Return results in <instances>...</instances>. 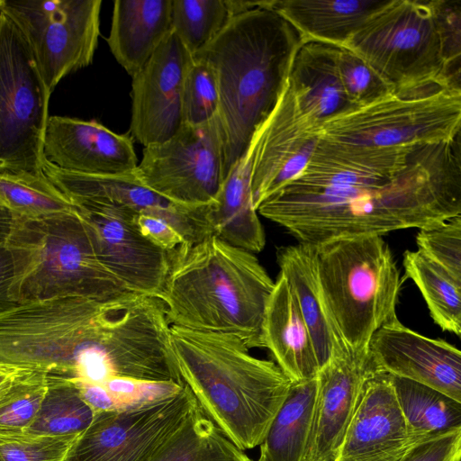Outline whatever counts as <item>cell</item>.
I'll list each match as a JSON object with an SVG mask.
<instances>
[{
  "label": "cell",
  "mask_w": 461,
  "mask_h": 461,
  "mask_svg": "<svg viewBox=\"0 0 461 461\" xmlns=\"http://www.w3.org/2000/svg\"><path fill=\"white\" fill-rule=\"evenodd\" d=\"M16 216L0 204V242L6 240L14 227Z\"/></svg>",
  "instance_id": "45"
},
{
  "label": "cell",
  "mask_w": 461,
  "mask_h": 461,
  "mask_svg": "<svg viewBox=\"0 0 461 461\" xmlns=\"http://www.w3.org/2000/svg\"><path fill=\"white\" fill-rule=\"evenodd\" d=\"M4 3H5V0H0V9L3 6Z\"/></svg>",
  "instance_id": "46"
},
{
  "label": "cell",
  "mask_w": 461,
  "mask_h": 461,
  "mask_svg": "<svg viewBox=\"0 0 461 461\" xmlns=\"http://www.w3.org/2000/svg\"><path fill=\"white\" fill-rule=\"evenodd\" d=\"M262 339L264 348L292 383L316 377L320 367L309 330L281 275L266 306Z\"/></svg>",
  "instance_id": "23"
},
{
  "label": "cell",
  "mask_w": 461,
  "mask_h": 461,
  "mask_svg": "<svg viewBox=\"0 0 461 461\" xmlns=\"http://www.w3.org/2000/svg\"><path fill=\"white\" fill-rule=\"evenodd\" d=\"M92 231L103 266L129 292L159 298L172 250H165L139 230L137 212L94 201L73 203Z\"/></svg>",
  "instance_id": "13"
},
{
  "label": "cell",
  "mask_w": 461,
  "mask_h": 461,
  "mask_svg": "<svg viewBox=\"0 0 461 461\" xmlns=\"http://www.w3.org/2000/svg\"><path fill=\"white\" fill-rule=\"evenodd\" d=\"M344 48L362 57L394 92L434 82L456 88L447 78L430 0H388Z\"/></svg>",
  "instance_id": "8"
},
{
  "label": "cell",
  "mask_w": 461,
  "mask_h": 461,
  "mask_svg": "<svg viewBox=\"0 0 461 461\" xmlns=\"http://www.w3.org/2000/svg\"><path fill=\"white\" fill-rule=\"evenodd\" d=\"M43 157L61 170L91 176L128 174L138 166L128 136L96 121L58 115L49 117Z\"/></svg>",
  "instance_id": "19"
},
{
  "label": "cell",
  "mask_w": 461,
  "mask_h": 461,
  "mask_svg": "<svg viewBox=\"0 0 461 461\" xmlns=\"http://www.w3.org/2000/svg\"><path fill=\"white\" fill-rule=\"evenodd\" d=\"M99 384L104 390L108 411L160 399L179 391L185 384L128 377H112Z\"/></svg>",
  "instance_id": "41"
},
{
  "label": "cell",
  "mask_w": 461,
  "mask_h": 461,
  "mask_svg": "<svg viewBox=\"0 0 461 461\" xmlns=\"http://www.w3.org/2000/svg\"><path fill=\"white\" fill-rule=\"evenodd\" d=\"M101 5V0H5L0 12L23 36L50 94L63 77L92 63Z\"/></svg>",
  "instance_id": "10"
},
{
  "label": "cell",
  "mask_w": 461,
  "mask_h": 461,
  "mask_svg": "<svg viewBox=\"0 0 461 461\" xmlns=\"http://www.w3.org/2000/svg\"><path fill=\"white\" fill-rule=\"evenodd\" d=\"M461 429L415 443L398 461H460Z\"/></svg>",
  "instance_id": "42"
},
{
  "label": "cell",
  "mask_w": 461,
  "mask_h": 461,
  "mask_svg": "<svg viewBox=\"0 0 461 461\" xmlns=\"http://www.w3.org/2000/svg\"><path fill=\"white\" fill-rule=\"evenodd\" d=\"M33 254L32 245L14 224L10 237L0 242V314L19 305L13 291L31 267Z\"/></svg>",
  "instance_id": "38"
},
{
  "label": "cell",
  "mask_w": 461,
  "mask_h": 461,
  "mask_svg": "<svg viewBox=\"0 0 461 461\" xmlns=\"http://www.w3.org/2000/svg\"><path fill=\"white\" fill-rule=\"evenodd\" d=\"M418 249L461 282V214L420 229Z\"/></svg>",
  "instance_id": "37"
},
{
  "label": "cell",
  "mask_w": 461,
  "mask_h": 461,
  "mask_svg": "<svg viewBox=\"0 0 461 461\" xmlns=\"http://www.w3.org/2000/svg\"><path fill=\"white\" fill-rule=\"evenodd\" d=\"M339 50L331 44L305 41L292 64L288 83L298 111L305 123L318 131L327 121L357 108L340 80Z\"/></svg>",
  "instance_id": "21"
},
{
  "label": "cell",
  "mask_w": 461,
  "mask_h": 461,
  "mask_svg": "<svg viewBox=\"0 0 461 461\" xmlns=\"http://www.w3.org/2000/svg\"><path fill=\"white\" fill-rule=\"evenodd\" d=\"M316 390V377L291 384L259 446L260 461H306Z\"/></svg>",
  "instance_id": "27"
},
{
  "label": "cell",
  "mask_w": 461,
  "mask_h": 461,
  "mask_svg": "<svg viewBox=\"0 0 461 461\" xmlns=\"http://www.w3.org/2000/svg\"><path fill=\"white\" fill-rule=\"evenodd\" d=\"M460 126L461 90L434 82L336 116L319 134L353 146L409 147L451 141L460 135Z\"/></svg>",
  "instance_id": "7"
},
{
  "label": "cell",
  "mask_w": 461,
  "mask_h": 461,
  "mask_svg": "<svg viewBox=\"0 0 461 461\" xmlns=\"http://www.w3.org/2000/svg\"><path fill=\"white\" fill-rule=\"evenodd\" d=\"M405 276L422 294L430 316L442 330L461 334V282L420 250H406L402 260Z\"/></svg>",
  "instance_id": "30"
},
{
  "label": "cell",
  "mask_w": 461,
  "mask_h": 461,
  "mask_svg": "<svg viewBox=\"0 0 461 461\" xmlns=\"http://www.w3.org/2000/svg\"><path fill=\"white\" fill-rule=\"evenodd\" d=\"M95 414L74 380L48 375L47 389L38 413L23 434L79 436L89 427Z\"/></svg>",
  "instance_id": "31"
},
{
  "label": "cell",
  "mask_w": 461,
  "mask_h": 461,
  "mask_svg": "<svg viewBox=\"0 0 461 461\" xmlns=\"http://www.w3.org/2000/svg\"><path fill=\"white\" fill-rule=\"evenodd\" d=\"M15 226L34 249L31 267L13 291L19 304L59 297L107 300L131 293L101 263L90 227L76 206L41 218L16 216Z\"/></svg>",
  "instance_id": "6"
},
{
  "label": "cell",
  "mask_w": 461,
  "mask_h": 461,
  "mask_svg": "<svg viewBox=\"0 0 461 461\" xmlns=\"http://www.w3.org/2000/svg\"><path fill=\"white\" fill-rule=\"evenodd\" d=\"M172 0H116L107 43L132 77L172 31Z\"/></svg>",
  "instance_id": "25"
},
{
  "label": "cell",
  "mask_w": 461,
  "mask_h": 461,
  "mask_svg": "<svg viewBox=\"0 0 461 461\" xmlns=\"http://www.w3.org/2000/svg\"><path fill=\"white\" fill-rule=\"evenodd\" d=\"M276 259L279 275L286 280L309 330L321 369L334 356L349 349L325 299L314 247L303 243L281 247Z\"/></svg>",
  "instance_id": "22"
},
{
  "label": "cell",
  "mask_w": 461,
  "mask_h": 461,
  "mask_svg": "<svg viewBox=\"0 0 461 461\" xmlns=\"http://www.w3.org/2000/svg\"><path fill=\"white\" fill-rule=\"evenodd\" d=\"M43 173L72 202L94 201L158 217L169 222L193 244L213 235L207 220L208 205L188 207L175 203L143 185L134 172L91 176L61 170L44 159Z\"/></svg>",
  "instance_id": "15"
},
{
  "label": "cell",
  "mask_w": 461,
  "mask_h": 461,
  "mask_svg": "<svg viewBox=\"0 0 461 461\" xmlns=\"http://www.w3.org/2000/svg\"><path fill=\"white\" fill-rule=\"evenodd\" d=\"M35 370L38 369L0 361V397Z\"/></svg>",
  "instance_id": "44"
},
{
  "label": "cell",
  "mask_w": 461,
  "mask_h": 461,
  "mask_svg": "<svg viewBox=\"0 0 461 461\" xmlns=\"http://www.w3.org/2000/svg\"><path fill=\"white\" fill-rule=\"evenodd\" d=\"M257 212L312 246L437 225L461 214L460 135L393 148L321 138L304 170Z\"/></svg>",
  "instance_id": "1"
},
{
  "label": "cell",
  "mask_w": 461,
  "mask_h": 461,
  "mask_svg": "<svg viewBox=\"0 0 461 461\" xmlns=\"http://www.w3.org/2000/svg\"><path fill=\"white\" fill-rule=\"evenodd\" d=\"M302 43L299 32L265 0L234 15L192 56L205 61L216 79L223 179L277 104Z\"/></svg>",
  "instance_id": "2"
},
{
  "label": "cell",
  "mask_w": 461,
  "mask_h": 461,
  "mask_svg": "<svg viewBox=\"0 0 461 461\" xmlns=\"http://www.w3.org/2000/svg\"><path fill=\"white\" fill-rule=\"evenodd\" d=\"M449 82L460 87L461 0H430Z\"/></svg>",
  "instance_id": "40"
},
{
  "label": "cell",
  "mask_w": 461,
  "mask_h": 461,
  "mask_svg": "<svg viewBox=\"0 0 461 461\" xmlns=\"http://www.w3.org/2000/svg\"><path fill=\"white\" fill-rule=\"evenodd\" d=\"M274 286L253 253L210 235L172 250L159 299L171 325L231 334L250 349L264 348V315Z\"/></svg>",
  "instance_id": "4"
},
{
  "label": "cell",
  "mask_w": 461,
  "mask_h": 461,
  "mask_svg": "<svg viewBox=\"0 0 461 461\" xmlns=\"http://www.w3.org/2000/svg\"><path fill=\"white\" fill-rule=\"evenodd\" d=\"M369 350L334 356L316 375L306 461H335L367 380L377 371Z\"/></svg>",
  "instance_id": "18"
},
{
  "label": "cell",
  "mask_w": 461,
  "mask_h": 461,
  "mask_svg": "<svg viewBox=\"0 0 461 461\" xmlns=\"http://www.w3.org/2000/svg\"><path fill=\"white\" fill-rule=\"evenodd\" d=\"M147 461H252L197 405Z\"/></svg>",
  "instance_id": "29"
},
{
  "label": "cell",
  "mask_w": 461,
  "mask_h": 461,
  "mask_svg": "<svg viewBox=\"0 0 461 461\" xmlns=\"http://www.w3.org/2000/svg\"><path fill=\"white\" fill-rule=\"evenodd\" d=\"M136 222L139 230L146 239L165 250L175 249L185 243L183 236L163 219L139 214Z\"/></svg>",
  "instance_id": "43"
},
{
  "label": "cell",
  "mask_w": 461,
  "mask_h": 461,
  "mask_svg": "<svg viewBox=\"0 0 461 461\" xmlns=\"http://www.w3.org/2000/svg\"><path fill=\"white\" fill-rule=\"evenodd\" d=\"M411 445L461 429V402L420 383L389 375Z\"/></svg>",
  "instance_id": "28"
},
{
  "label": "cell",
  "mask_w": 461,
  "mask_h": 461,
  "mask_svg": "<svg viewBox=\"0 0 461 461\" xmlns=\"http://www.w3.org/2000/svg\"><path fill=\"white\" fill-rule=\"evenodd\" d=\"M314 247L321 285L341 337L367 352L373 335L397 318L404 279L382 236L331 240Z\"/></svg>",
  "instance_id": "5"
},
{
  "label": "cell",
  "mask_w": 461,
  "mask_h": 461,
  "mask_svg": "<svg viewBox=\"0 0 461 461\" xmlns=\"http://www.w3.org/2000/svg\"><path fill=\"white\" fill-rule=\"evenodd\" d=\"M50 95L23 36L0 12V172L44 174Z\"/></svg>",
  "instance_id": "9"
},
{
  "label": "cell",
  "mask_w": 461,
  "mask_h": 461,
  "mask_svg": "<svg viewBox=\"0 0 461 461\" xmlns=\"http://www.w3.org/2000/svg\"><path fill=\"white\" fill-rule=\"evenodd\" d=\"M0 204L14 215L29 219L75 209L45 174L0 172Z\"/></svg>",
  "instance_id": "32"
},
{
  "label": "cell",
  "mask_w": 461,
  "mask_h": 461,
  "mask_svg": "<svg viewBox=\"0 0 461 461\" xmlns=\"http://www.w3.org/2000/svg\"><path fill=\"white\" fill-rule=\"evenodd\" d=\"M78 436H0V461H64Z\"/></svg>",
  "instance_id": "39"
},
{
  "label": "cell",
  "mask_w": 461,
  "mask_h": 461,
  "mask_svg": "<svg viewBox=\"0 0 461 461\" xmlns=\"http://www.w3.org/2000/svg\"><path fill=\"white\" fill-rule=\"evenodd\" d=\"M169 336L179 375L206 416L241 450L260 446L291 380L234 335L171 325Z\"/></svg>",
  "instance_id": "3"
},
{
  "label": "cell",
  "mask_w": 461,
  "mask_h": 461,
  "mask_svg": "<svg viewBox=\"0 0 461 461\" xmlns=\"http://www.w3.org/2000/svg\"><path fill=\"white\" fill-rule=\"evenodd\" d=\"M388 0H267L303 42L318 41L345 47L350 37Z\"/></svg>",
  "instance_id": "26"
},
{
  "label": "cell",
  "mask_w": 461,
  "mask_h": 461,
  "mask_svg": "<svg viewBox=\"0 0 461 461\" xmlns=\"http://www.w3.org/2000/svg\"><path fill=\"white\" fill-rule=\"evenodd\" d=\"M48 384V374L35 370L0 397V436L23 434L33 422Z\"/></svg>",
  "instance_id": "34"
},
{
  "label": "cell",
  "mask_w": 461,
  "mask_h": 461,
  "mask_svg": "<svg viewBox=\"0 0 461 461\" xmlns=\"http://www.w3.org/2000/svg\"><path fill=\"white\" fill-rule=\"evenodd\" d=\"M338 68L347 97L357 108L394 92L362 57L349 49L339 47Z\"/></svg>",
  "instance_id": "36"
},
{
  "label": "cell",
  "mask_w": 461,
  "mask_h": 461,
  "mask_svg": "<svg viewBox=\"0 0 461 461\" xmlns=\"http://www.w3.org/2000/svg\"><path fill=\"white\" fill-rule=\"evenodd\" d=\"M219 94L211 67L192 57L182 94L183 123L197 125L218 114Z\"/></svg>",
  "instance_id": "35"
},
{
  "label": "cell",
  "mask_w": 461,
  "mask_h": 461,
  "mask_svg": "<svg viewBox=\"0 0 461 461\" xmlns=\"http://www.w3.org/2000/svg\"><path fill=\"white\" fill-rule=\"evenodd\" d=\"M256 136L251 194L257 210L265 199L304 170L320 134L302 118L287 83L277 104Z\"/></svg>",
  "instance_id": "16"
},
{
  "label": "cell",
  "mask_w": 461,
  "mask_h": 461,
  "mask_svg": "<svg viewBox=\"0 0 461 461\" xmlns=\"http://www.w3.org/2000/svg\"><path fill=\"white\" fill-rule=\"evenodd\" d=\"M369 353L378 370L427 385L461 402V352L446 340L421 335L396 319L373 335Z\"/></svg>",
  "instance_id": "17"
},
{
  "label": "cell",
  "mask_w": 461,
  "mask_h": 461,
  "mask_svg": "<svg viewBox=\"0 0 461 461\" xmlns=\"http://www.w3.org/2000/svg\"><path fill=\"white\" fill-rule=\"evenodd\" d=\"M224 137L219 115L183 123L168 140L144 147L134 174L164 198L185 206L210 204L223 181Z\"/></svg>",
  "instance_id": "11"
},
{
  "label": "cell",
  "mask_w": 461,
  "mask_h": 461,
  "mask_svg": "<svg viewBox=\"0 0 461 461\" xmlns=\"http://www.w3.org/2000/svg\"><path fill=\"white\" fill-rule=\"evenodd\" d=\"M412 445L389 374L366 382L335 461H398Z\"/></svg>",
  "instance_id": "20"
},
{
  "label": "cell",
  "mask_w": 461,
  "mask_h": 461,
  "mask_svg": "<svg viewBox=\"0 0 461 461\" xmlns=\"http://www.w3.org/2000/svg\"><path fill=\"white\" fill-rule=\"evenodd\" d=\"M257 461H260L259 459H258Z\"/></svg>",
  "instance_id": "47"
},
{
  "label": "cell",
  "mask_w": 461,
  "mask_h": 461,
  "mask_svg": "<svg viewBox=\"0 0 461 461\" xmlns=\"http://www.w3.org/2000/svg\"><path fill=\"white\" fill-rule=\"evenodd\" d=\"M192 55L173 31L132 77V137L144 147L171 138L183 124L182 94Z\"/></svg>",
  "instance_id": "14"
},
{
  "label": "cell",
  "mask_w": 461,
  "mask_h": 461,
  "mask_svg": "<svg viewBox=\"0 0 461 461\" xmlns=\"http://www.w3.org/2000/svg\"><path fill=\"white\" fill-rule=\"evenodd\" d=\"M232 17L228 0H172V31L192 56L211 42Z\"/></svg>",
  "instance_id": "33"
},
{
  "label": "cell",
  "mask_w": 461,
  "mask_h": 461,
  "mask_svg": "<svg viewBox=\"0 0 461 461\" xmlns=\"http://www.w3.org/2000/svg\"><path fill=\"white\" fill-rule=\"evenodd\" d=\"M197 405L184 384L155 401L95 412L64 461H147Z\"/></svg>",
  "instance_id": "12"
},
{
  "label": "cell",
  "mask_w": 461,
  "mask_h": 461,
  "mask_svg": "<svg viewBox=\"0 0 461 461\" xmlns=\"http://www.w3.org/2000/svg\"><path fill=\"white\" fill-rule=\"evenodd\" d=\"M256 144L255 133L246 153L230 167L207 210L213 235L253 254L260 252L266 244L251 194Z\"/></svg>",
  "instance_id": "24"
}]
</instances>
